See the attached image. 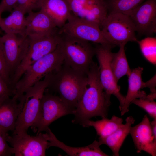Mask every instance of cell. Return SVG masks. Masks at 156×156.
<instances>
[{
	"label": "cell",
	"mask_w": 156,
	"mask_h": 156,
	"mask_svg": "<svg viewBox=\"0 0 156 156\" xmlns=\"http://www.w3.org/2000/svg\"><path fill=\"white\" fill-rule=\"evenodd\" d=\"M110 46L98 44L95 47V54L99 63V78L103 88L108 95H113L118 100L120 110L123 106L125 96L120 92L111 68V61L113 53Z\"/></svg>",
	"instance_id": "9"
},
{
	"label": "cell",
	"mask_w": 156,
	"mask_h": 156,
	"mask_svg": "<svg viewBox=\"0 0 156 156\" xmlns=\"http://www.w3.org/2000/svg\"><path fill=\"white\" fill-rule=\"evenodd\" d=\"M0 36V76L10 87V75L4 57Z\"/></svg>",
	"instance_id": "28"
},
{
	"label": "cell",
	"mask_w": 156,
	"mask_h": 156,
	"mask_svg": "<svg viewBox=\"0 0 156 156\" xmlns=\"http://www.w3.org/2000/svg\"><path fill=\"white\" fill-rule=\"evenodd\" d=\"M87 73L77 71L64 62L58 70L51 73L50 88L69 107L75 111L83 92L87 81Z\"/></svg>",
	"instance_id": "2"
},
{
	"label": "cell",
	"mask_w": 156,
	"mask_h": 156,
	"mask_svg": "<svg viewBox=\"0 0 156 156\" xmlns=\"http://www.w3.org/2000/svg\"><path fill=\"white\" fill-rule=\"evenodd\" d=\"M24 102L23 97L19 101L10 97L0 101V132L14 131Z\"/></svg>",
	"instance_id": "17"
},
{
	"label": "cell",
	"mask_w": 156,
	"mask_h": 156,
	"mask_svg": "<svg viewBox=\"0 0 156 156\" xmlns=\"http://www.w3.org/2000/svg\"><path fill=\"white\" fill-rule=\"evenodd\" d=\"M27 36L28 46L26 53L10 78V86L13 89L27 69L55 50L61 38L58 33L47 36Z\"/></svg>",
	"instance_id": "5"
},
{
	"label": "cell",
	"mask_w": 156,
	"mask_h": 156,
	"mask_svg": "<svg viewBox=\"0 0 156 156\" xmlns=\"http://www.w3.org/2000/svg\"><path fill=\"white\" fill-rule=\"evenodd\" d=\"M48 141V147L55 146L59 148L71 156H107L108 155L100 149L98 141H94L91 144L86 146L75 147L68 146L59 141L49 128L44 133Z\"/></svg>",
	"instance_id": "18"
},
{
	"label": "cell",
	"mask_w": 156,
	"mask_h": 156,
	"mask_svg": "<svg viewBox=\"0 0 156 156\" xmlns=\"http://www.w3.org/2000/svg\"><path fill=\"white\" fill-rule=\"evenodd\" d=\"M60 44L64 62L74 69L87 74L93 62L95 48L87 41L61 34Z\"/></svg>",
	"instance_id": "4"
},
{
	"label": "cell",
	"mask_w": 156,
	"mask_h": 156,
	"mask_svg": "<svg viewBox=\"0 0 156 156\" xmlns=\"http://www.w3.org/2000/svg\"><path fill=\"white\" fill-rule=\"evenodd\" d=\"M7 17L2 18L0 27L5 33L26 36L27 25L25 14L21 8L15 7Z\"/></svg>",
	"instance_id": "22"
},
{
	"label": "cell",
	"mask_w": 156,
	"mask_h": 156,
	"mask_svg": "<svg viewBox=\"0 0 156 156\" xmlns=\"http://www.w3.org/2000/svg\"><path fill=\"white\" fill-rule=\"evenodd\" d=\"M125 44H120L118 51L113 53L111 61L112 70L117 82L123 76L126 75L128 77L131 72L125 53Z\"/></svg>",
	"instance_id": "24"
},
{
	"label": "cell",
	"mask_w": 156,
	"mask_h": 156,
	"mask_svg": "<svg viewBox=\"0 0 156 156\" xmlns=\"http://www.w3.org/2000/svg\"><path fill=\"white\" fill-rule=\"evenodd\" d=\"M1 14H2L0 12V25L1 22V21L2 19V18H1Z\"/></svg>",
	"instance_id": "35"
},
{
	"label": "cell",
	"mask_w": 156,
	"mask_h": 156,
	"mask_svg": "<svg viewBox=\"0 0 156 156\" xmlns=\"http://www.w3.org/2000/svg\"><path fill=\"white\" fill-rule=\"evenodd\" d=\"M145 0H105L108 14L121 13L129 16L132 12Z\"/></svg>",
	"instance_id": "25"
},
{
	"label": "cell",
	"mask_w": 156,
	"mask_h": 156,
	"mask_svg": "<svg viewBox=\"0 0 156 156\" xmlns=\"http://www.w3.org/2000/svg\"><path fill=\"white\" fill-rule=\"evenodd\" d=\"M106 40L114 47L129 42H136L135 28L129 16L109 13L101 28Z\"/></svg>",
	"instance_id": "7"
},
{
	"label": "cell",
	"mask_w": 156,
	"mask_h": 156,
	"mask_svg": "<svg viewBox=\"0 0 156 156\" xmlns=\"http://www.w3.org/2000/svg\"><path fill=\"white\" fill-rule=\"evenodd\" d=\"M66 0L73 15L100 27L108 14L105 0Z\"/></svg>",
	"instance_id": "13"
},
{
	"label": "cell",
	"mask_w": 156,
	"mask_h": 156,
	"mask_svg": "<svg viewBox=\"0 0 156 156\" xmlns=\"http://www.w3.org/2000/svg\"><path fill=\"white\" fill-rule=\"evenodd\" d=\"M58 33L114 47L105 39L99 25L77 17L72 14L64 25L59 29Z\"/></svg>",
	"instance_id": "10"
},
{
	"label": "cell",
	"mask_w": 156,
	"mask_h": 156,
	"mask_svg": "<svg viewBox=\"0 0 156 156\" xmlns=\"http://www.w3.org/2000/svg\"><path fill=\"white\" fill-rule=\"evenodd\" d=\"M141 52L145 58L152 64H156V38L147 37L136 42Z\"/></svg>",
	"instance_id": "26"
},
{
	"label": "cell",
	"mask_w": 156,
	"mask_h": 156,
	"mask_svg": "<svg viewBox=\"0 0 156 156\" xmlns=\"http://www.w3.org/2000/svg\"><path fill=\"white\" fill-rule=\"evenodd\" d=\"M123 119L120 118L113 116L110 119L103 118L96 121L87 120L81 125L84 127H93L99 137H106L114 132L122 124Z\"/></svg>",
	"instance_id": "23"
},
{
	"label": "cell",
	"mask_w": 156,
	"mask_h": 156,
	"mask_svg": "<svg viewBox=\"0 0 156 156\" xmlns=\"http://www.w3.org/2000/svg\"><path fill=\"white\" fill-rule=\"evenodd\" d=\"M74 113V110L68 107L58 96L44 93L36 118L31 127L38 134L43 131H46L49 125L58 118Z\"/></svg>",
	"instance_id": "8"
},
{
	"label": "cell",
	"mask_w": 156,
	"mask_h": 156,
	"mask_svg": "<svg viewBox=\"0 0 156 156\" xmlns=\"http://www.w3.org/2000/svg\"><path fill=\"white\" fill-rule=\"evenodd\" d=\"M87 81L82 95L75 109V122L81 125L92 117L107 118L111 105V96L107 95L100 83L98 66L94 62L87 73Z\"/></svg>",
	"instance_id": "1"
},
{
	"label": "cell",
	"mask_w": 156,
	"mask_h": 156,
	"mask_svg": "<svg viewBox=\"0 0 156 156\" xmlns=\"http://www.w3.org/2000/svg\"><path fill=\"white\" fill-rule=\"evenodd\" d=\"M135 121L131 116L127 117L125 123L120 126L110 135L105 137L99 138L98 142L100 145L104 144L112 150L114 156H119V151L129 132L132 125Z\"/></svg>",
	"instance_id": "21"
},
{
	"label": "cell",
	"mask_w": 156,
	"mask_h": 156,
	"mask_svg": "<svg viewBox=\"0 0 156 156\" xmlns=\"http://www.w3.org/2000/svg\"><path fill=\"white\" fill-rule=\"evenodd\" d=\"M41 0H18L15 7L21 8L25 14L28 13L34 10L39 8Z\"/></svg>",
	"instance_id": "29"
},
{
	"label": "cell",
	"mask_w": 156,
	"mask_h": 156,
	"mask_svg": "<svg viewBox=\"0 0 156 156\" xmlns=\"http://www.w3.org/2000/svg\"><path fill=\"white\" fill-rule=\"evenodd\" d=\"M14 95L13 90L0 76V101Z\"/></svg>",
	"instance_id": "31"
},
{
	"label": "cell",
	"mask_w": 156,
	"mask_h": 156,
	"mask_svg": "<svg viewBox=\"0 0 156 156\" xmlns=\"http://www.w3.org/2000/svg\"><path fill=\"white\" fill-rule=\"evenodd\" d=\"M18 0H1L0 3V12H11L15 7Z\"/></svg>",
	"instance_id": "32"
},
{
	"label": "cell",
	"mask_w": 156,
	"mask_h": 156,
	"mask_svg": "<svg viewBox=\"0 0 156 156\" xmlns=\"http://www.w3.org/2000/svg\"><path fill=\"white\" fill-rule=\"evenodd\" d=\"M132 103L143 109L153 119H156V103L154 100L149 99L147 96L145 98L135 99L132 101Z\"/></svg>",
	"instance_id": "27"
},
{
	"label": "cell",
	"mask_w": 156,
	"mask_h": 156,
	"mask_svg": "<svg viewBox=\"0 0 156 156\" xmlns=\"http://www.w3.org/2000/svg\"><path fill=\"white\" fill-rule=\"evenodd\" d=\"M1 40L11 78L26 53L28 46V37L5 33L1 37Z\"/></svg>",
	"instance_id": "12"
},
{
	"label": "cell",
	"mask_w": 156,
	"mask_h": 156,
	"mask_svg": "<svg viewBox=\"0 0 156 156\" xmlns=\"http://www.w3.org/2000/svg\"><path fill=\"white\" fill-rule=\"evenodd\" d=\"M151 130L154 139L156 140V119L150 122Z\"/></svg>",
	"instance_id": "34"
},
{
	"label": "cell",
	"mask_w": 156,
	"mask_h": 156,
	"mask_svg": "<svg viewBox=\"0 0 156 156\" xmlns=\"http://www.w3.org/2000/svg\"><path fill=\"white\" fill-rule=\"evenodd\" d=\"M8 133H3L0 132V156H10L13 154V148L7 143V138Z\"/></svg>",
	"instance_id": "30"
},
{
	"label": "cell",
	"mask_w": 156,
	"mask_h": 156,
	"mask_svg": "<svg viewBox=\"0 0 156 156\" xmlns=\"http://www.w3.org/2000/svg\"><path fill=\"white\" fill-rule=\"evenodd\" d=\"M129 133L138 153L144 151L152 156L156 155V140L153 136L147 115L144 116L139 123L131 127Z\"/></svg>",
	"instance_id": "15"
},
{
	"label": "cell",
	"mask_w": 156,
	"mask_h": 156,
	"mask_svg": "<svg viewBox=\"0 0 156 156\" xmlns=\"http://www.w3.org/2000/svg\"><path fill=\"white\" fill-rule=\"evenodd\" d=\"M143 70V68L138 67L131 70L128 77V87L127 94L125 96L124 104L120 110L122 116L129 111V106L133 100L147 97V95L146 92L141 90L143 88L144 82L142 77Z\"/></svg>",
	"instance_id": "20"
},
{
	"label": "cell",
	"mask_w": 156,
	"mask_h": 156,
	"mask_svg": "<svg viewBox=\"0 0 156 156\" xmlns=\"http://www.w3.org/2000/svg\"><path fill=\"white\" fill-rule=\"evenodd\" d=\"M156 75H154L150 80L146 82H144L143 88H148L151 92L150 94L152 96L156 97Z\"/></svg>",
	"instance_id": "33"
},
{
	"label": "cell",
	"mask_w": 156,
	"mask_h": 156,
	"mask_svg": "<svg viewBox=\"0 0 156 156\" xmlns=\"http://www.w3.org/2000/svg\"><path fill=\"white\" fill-rule=\"evenodd\" d=\"M7 141L13 148L15 156H44L48 148V141L44 133L40 132L31 136L27 132L9 135Z\"/></svg>",
	"instance_id": "11"
},
{
	"label": "cell",
	"mask_w": 156,
	"mask_h": 156,
	"mask_svg": "<svg viewBox=\"0 0 156 156\" xmlns=\"http://www.w3.org/2000/svg\"><path fill=\"white\" fill-rule=\"evenodd\" d=\"M138 34L151 36L156 32V0H146L129 15Z\"/></svg>",
	"instance_id": "14"
},
{
	"label": "cell",
	"mask_w": 156,
	"mask_h": 156,
	"mask_svg": "<svg viewBox=\"0 0 156 156\" xmlns=\"http://www.w3.org/2000/svg\"><path fill=\"white\" fill-rule=\"evenodd\" d=\"M50 73L42 80L28 88L22 96L24 102L17 119L13 134L27 132L34 123L38 114L41 99L49 84Z\"/></svg>",
	"instance_id": "6"
},
{
	"label": "cell",
	"mask_w": 156,
	"mask_h": 156,
	"mask_svg": "<svg viewBox=\"0 0 156 156\" xmlns=\"http://www.w3.org/2000/svg\"><path fill=\"white\" fill-rule=\"evenodd\" d=\"M39 8L48 15L59 29L72 14L66 0H41Z\"/></svg>",
	"instance_id": "19"
},
{
	"label": "cell",
	"mask_w": 156,
	"mask_h": 156,
	"mask_svg": "<svg viewBox=\"0 0 156 156\" xmlns=\"http://www.w3.org/2000/svg\"><path fill=\"white\" fill-rule=\"evenodd\" d=\"M26 18V35L40 36L54 34L58 32L59 29L53 21L43 11H31Z\"/></svg>",
	"instance_id": "16"
},
{
	"label": "cell",
	"mask_w": 156,
	"mask_h": 156,
	"mask_svg": "<svg viewBox=\"0 0 156 156\" xmlns=\"http://www.w3.org/2000/svg\"><path fill=\"white\" fill-rule=\"evenodd\" d=\"M64 62L60 43L53 51L39 59L27 69L14 86L12 98L18 100L28 88L48 74L58 70Z\"/></svg>",
	"instance_id": "3"
}]
</instances>
